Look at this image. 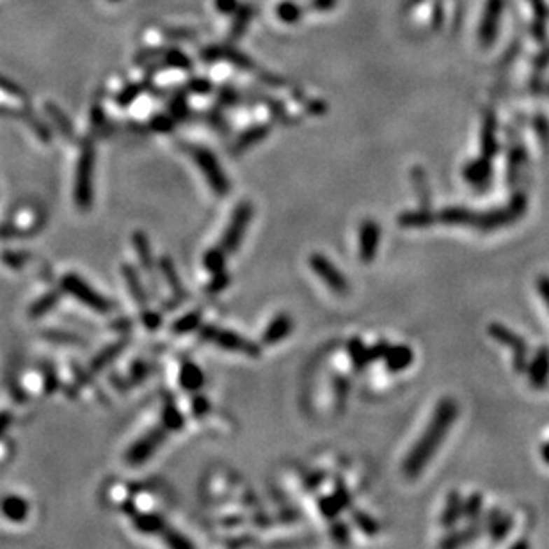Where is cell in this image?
Here are the masks:
<instances>
[{"label":"cell","instance_id":"obj_37","mask_svg":"<svg viewBox=\"0 0 549 549\" xmlns=\"http://www.w3.org/2000/svg\"><path fill=\"white\" fill-rule=\"evenodd\" d=\"M388 349H389V343L386 342V340H380V342L366 347V359H368V365H372V363L375 361H380V359H384Z\"/></svg>","mask_w":549,"mask_h":549},{"label":"cell","instance_id":"obj_39","mask_svg":"<svg viewBox=\"0 0 549 549\" xmlns=\"http://www.w3.org/2000/svg\"><path fill=\"white\" fill-rule=\"evenodd\" d=\"M333 496L336 498V501L340 503V507L343 508V510H347V508L352 505V496H350L349 489L345 487V484H343L342 480H338L336 484H334V491H333Z\"/></svg>","mask_w":549,"mask_h":549},{"label":"cell","instance_id":"obj_27","mask_svg":"<svg viewBox=\"0 0 549 549\" xmlns=\"http://www.w3.org/2000/svg\"><path fill=\"white\" fill-rule=\"evenodd\" d=\"M162 423L167 431H180L181 426L185 425L183 415L180 412V409L176 408L173 403V400H167L164 403V409H162Z\"/></svg>","mask_w":549,"mask_h":549},{"label":"cell","instance_id":"obj_38","mask_svg":"<svg viewBox=\"0 0 549 549\" xmlns=\"http://www.w3.org/2000/svg\"><path fill=\"white\" fill-rule=\"evenodd\" d=\"M162 534H164L165 542H167L171 548H176V549L193 548V542L187 541V538H185L181 534H178V531L169 530V528H164V531H162Z\"/></svg>","mask_w":549,"mask_h":549},{"label":"cell","instance_id":"obj_5","mask_svg":"<svg viewBox=\"0 0 549 549\" xmlns=\"http://www.w3.org/2000/svg\"><path fill=\"white\" fill-rule=\"evenodd\" d=\"M61 284L66 293H69L74 299H77L78 303L88 306L92 312L109 313L112 310L111 303H109L102 293H98L97 290L92 289L91 284L85 283L81 276H77V274H66V276H62Z\"/></svg>","mask_w":549,"mask_h":549},{"label":"cell","instance_id":"obj_25","mask_svg":"<svg viewBox=\"0 0 549 549\" xmlns=\"http://www.w3.org/2000/svg\"><path fill=\"white\" fill-rule=\"evenodd\" d=\"M123 347H125L123 342H116V343H112V345L105 347V349L102 350V352L98 354V356L92 357V361H91V370H92V372H100V370H104L105 366L111 365V363L114 361L116 357H118L119 354H121Z\"/></svg>","mask_w":549,"mask_h":549},{"label":"cell","instance_id":"obj_13","mask_svg":"<svg viewBox=\"0 0 549 549\" xmlns=\"http://www.w3.org/2000/svg\"><path fill=\"white\" fill-rule=\"evenodd\" d=\"M528 375H530V384L534 388L541 389L548 384L549 377V349L548 347H541L537 350V354L531 359L530 366H528Z\"/></svg>","mask_w":549,"mask_h":549},{"label":"cell","instance_id":"obj_10","mask_svg":"<svg viewBox=\"0 0 549 549\" xmlns=\"http://www.w3.org/2000/svg\"><path fill=\"white\" fill-rule=\"evenodd\" d=\"M193 157L194 160L197 162V165H200L201 173L207 178L208 185L214 188V193H216L217 196H226V194L230 193V183H228L226 174L221 171L216 157H214L210 151L201 150V148L193 150Z\"/></svg>","mask_w":549,"mask_h":549},{"label":"cell","instance_id":"obj_43","mask_svg":"<svg viewBox=\"0 0 549 549\" xmlns=\"http://www.w3.org/2000/svg\"><path fill=\"white\" fill-rule=\"evenodd\" d=\"M326 478H327L326 471L312 473V475H307L306 478H304V489H306V491H315V489L320 487V484L326 482Z\"/></svg>","mask_w":549,"mask_h":549},{"label":"cell","instance_id":"obj_34","mask_svg":"<svg viewBox=\"0 0 549 549\" xmlns=\"http://www.w3.org/2000/svg\"><path fill=\"white\" fill-rule=\"evenodd\" d=\"M329 534H331V538H333V541L336 542L338 545H347L350 542L349 527H347L343 521H340L338 517L333 519V522H331Z\"/></svg>","mask_w":549,"mask_h":549},{"label":"cell","instance_id":"obj_32","mask_svg":"<svg viewBox=\"0 0 549 549\" xmlns=\"http://www.w3.org/2000/svg\"><path fill=\"white\" fill-rule=\"evenodd\" d=\"M482 510H484V496L480 492H473L466 501H462V515L469 521L478 519Z\"/></svg>","mask_w":549,"mask_h":549},{"label":"cell","instance_id":"obj_33","mask_svg":"<svg viewBox=\"0 0 549 549\" xmlns=\"http://www.w3.org/2000/svg\"><path fill=\"white\" fill-rule=\"evenodd\" d=\"M317 505H319L320 514H322L326 519H329V521L336 519L343 512V508L340 507V503L336 501V498H334L333 494L320 496L319 501H317Z\"/></svg>","mask_w":549,"mask_h":549},{"label":"cell","instance_id":"obj_45","mask_svg":"<svg viewBox=\"0 0 549 549\" xmlns=\"http://www.w3.org/2000/svg\"><path fill=\"white\" fill-rule=\"evenodd\" d=\"M537 290L541 297L544 299L545 306L549 307V276H541L537 279Z\"/></svg>","mask_w":549,"mask_h":549},{"label":"cell","instance_id":"obj_44","mask_svg":"<svg viewBox=\"0 0 549 549\" xmlns=\"http://www.w3.org/2000/svg\"><path fill=\"white\" fill-rule=\"evenodd\" d=\"M142 322H144V326L148 327V329H157L158 326H160V315H158V313H155V312H148V310H144V312H142Z\"/></svg>","mask_w":549,"mask_h":549},{"label":"cell","instance_id":"obj_8","mask_svg":"<svg viewBox=\"0 0 549 549\" xmlns=\"http://www.w3.org/2000/svg\"><path fill=\"white\" fill-rule=\"evenodd\" d=\"M165 438H167L165 426H155V429L148 431L144 436H141V438L128 448L125 459H127V462L130 466L144 464V462L160 448V445L165 441Z\"/></svg>","mask_w":549,"mask_h":549},{"label":"cell","instance_id":"obj_26","mask_svg":"<svg viewBox=\"0 0 549 549\" xmlns=\"http://www.w3.org/2000/svg\"><path fill=\"white\" fill-rule=\"evenodd\" d=\"M226 261L228 254L224 253L219 246L214 247V249H208L203 256V265L210 274H217L226 270Z\"/></svg>","mask_w":549,"mask_h":549},{"label":"cell","instance_id":"obj_14","mask_svg":"<svg viewBox=\"0 0 549 549\" xmlns=\"http://www.w3.org/2000/svg\"><path fill=\"white\" fill-rule=\"evenodd\" d=\"M485 528L489 530V537L492 542H501L514 528V519L512 515H505L503 512L492 508L485 519Z\"/></svg>","mask_w":549,"mask_h":549},{"label":"cell","instance_id":"obj_48","mask_svg":"<svg viewBox=\"0 0 549 549\" xmlns=\"http://www.w3.org/2000/svg\"><path fill=\"white\" fill-rule=\"evenodd\" d=\"M23 260H25V258H23L22 254H16V253L4 254V261L9 267H20L23 263Z\"/></svg>","mask_w":549,"mask_h":549},{"label":"cell","instance_id":"obj_30","mask_svg":"<svg viewBox=\"0 0 549 549\" xmlns=\"http://www.w3.org/2000/svg\"><path fill=\"white\" fill-rule=\"evenodd\" d=\"M57 303H59V293H54V292L46 293V296L39 297V299L32 304L31 310H29V315H31L32 319H39V317L50 313L52 310L57 306Z\"/></svg>","mask_w":549,"mask_h":549},{"label":"cell","instance_id":"obj_21","mask_svg":"<svg viewBox=\"0 0 549 549\" xmlns=\"http://www.w3.org/2000/svg\"><path fill=\"white\" fill-rule=\"evenodd\" d=\"M132 242H134L135 253H137L142 267L146 269L148 274H153V254L150 251V242H148L146 235L142 233V231H135Z\"/></svg>","mask_w":549,"mask_h":549},{"label":"cell","instance_id":"obj_24","mask_svg":"<svg viewBox=\"0 0 549 549\" xmlns=\"http://www.w3.org/2000/svg\"><path fill=\"white\" fill-rule=\"evenodd\" d=\"M160 270L162 274H164L165 281H167V284L171 286V290L174 292V296L180 297V299H185V289L183 284H181L180 277H178V272H176V267L173 265V261L169 260V258H162L160 260Z\"/></svg>","mask_w":549,"mask_h":549},{"label":"cell","instance_id":"obj_15","mask_svg":"<svg viewBox=\"0 0 549 549\" xmlns=\"http://www.w3.org/2000/svg\"><path fill=\"white\" fill-rule=\"evenodd\" d=\"M484 528H485V524H482V522H478L475 519V521H471V524H469L468 528H464V530L452 531V534L446 535V537L439 542V545H441V548H448V549H455V548H461V545H468L480 537V534L484 531Z\"/></svg>","mask_w":549,"mask_h":549},{"label":"cell","instance_id":"obj_35","mask_svg":"<svg viewBox=\"0 0 549 549\" xmlns=\"http://www.w3.org/2000/svg\"><path fill=\"white\" fill-rule=\"evenodd\" d=\"M349 391H350L349 380H347L343 375L334 377V398H336V405H338V408H343V405H345V400L347 396H349Z\"/></svg>","mask_w":549,"mask_h":549},{"label":"cell","instance_id":"obj_36","mask_svg":"<svg viewBox=\"0 0 549 549\" xmlns=\"http://www.w3.org/2000/svg\"><path fill=\"white\" fill-rule=\"evenodd\" d=\"M466 176L473 183H480V181L487 180L489 176V164L487 162H476V164L469 165L466 171Z\"/></svg>","mask_w":549,"mask_h":549},{"label":"cell","instance_id":"obj_16","mask_svg":"<svg viewBox=\"0 0 549 549\" xmlns=\"http://www.w3.org/2000/svg\"><path fill=\"white\" fill-rule=\"evenodd\" d=\"M412 359H415V352H412V349L409 345H403V343L395 347L389 345L388 352H386L384 356L386 370L391 373H398L402 372V370L409 368Z\"/></svg>","mask_w":549,"mask_h":549},{"label":"cell","instance_id":"obj_3","mask_svg":"<svg viewBox=\"0 0 549 549\" xmlns=\"http://www.w3.org/2000/svg\"><path fill=\"white\" fill-rule=\"evenodd\" d=\"M201 338H203L204 342H210L214 343V345L221 347V349L230 350V352L244 354V356L249 357H260L261 354V349L258 343L244 338L242 334L235 333V331L223 329V327L211 326V324L201 327Z\"/></svg>","mask_w":549,"mask_h":549},{"label":"cell","instance_id":"obj_46","mask_svg":"<svg viewBox=\"0 0 549 549\" xmlns=\"http://www.w3.org/2000/svg\"><path fill=\"white\" fill-rule=\"evenodd\" d=\"M148 373V366L144 365V363H135L134 366H132V379L134 380H142L144 377H146Z\"/></svg>","mask_w":549,"mask_h":549},{"label":"cell","instance_id":"obj_42","mask_svg":"<svg viewBox=\"0 0 549 549\" xmlns=\"http://www.w3.org/2000/svg\"><path fill=\"white\" fill-rule=\"evenodd\" d=\"M45 338L55 343H82V340L75 334L59 333V331H48V333H45Z\"/></svg>","mask_w":549,"mask_h":549},{"label":"cell","instance_id":"obj_49","mask_svg":"<svg viewBox=\"0 0 549 549\" xmlns=\"http://www.w3.org/2000/svg\"><path fill=\"white\" fill-rule=\"evenodd\" d=\"M541 455H542V459H544V461L548 462V464H549V441L545 443L544 446H542V450H541Z\"/></svg>","mask_w":549,"mask_h":549},{"label":"cell","instance_id":"obj_41","mask_svg":"<svg viewBox=\"0 0 549 549\" xmlns=\"http://www.w3.org/2000/svg\"><path fill=\"white\" fill-rule=\"evenodd\" d=\"M190 405H193L190 411H193V415L196 416V418H203L204 415L210 412V402H208L207 396L203 395H196V398H193V403H190Z\"/></svg>","mask_w":549,"mask_h":549},{"label":"cell","instance_id":"obj_11","mask_svg":"<svg viewBox=\"0 0 549 549\" xmlns=\"http://www.w3.org/2000/svg\"><path fill=\"white\" fill-rule=\"evenodd\" d=\"M380 244V228L373 219H365L359 228V258L363 263H370L377 256Z\"/></svg>","mask_w":549,"mask_h":549},{"label":"cell","instance_id":"obj_1","mask_svg":"<svg viewBox=\"0 0 549 549\" xmlns=\"http://www.w3.org/2000/svg\"><path fill=\"white\" fill-rule=\"evenodd\" d=\"M457 416L459 405L455 400L448 398V396L439 400L426 429L423 431V434L419 436L418 441L415 443L411 452L408 453V457L403 459V475L412 480V478H416V476L426 468V464L431 462V459L434 457L439 446L445 441L446 434H448V431L453 426V423L457 422Z\"/></svg>","mask_w":549,"mask_h":549},{"label":"cell","instance_id":"obj_20","mask_svg":"<svg viewBox=\"0 0 549 549\" xmlns=\"http://www.w3.org/2000/svg\"><path fill=\"white\" fill-rule=\"evenodd\" d=\"M204 384L203 370L193 361H185L180 370V386L187 391H197Z\"/></svg>","mask_w":549,"mask_h":549},{"label":"cell","instance_id":"obj_22","mask_svg":"<svg viewBox=\"0 0 549 549\" xmlns=\"http://www.w3.org/2000/svg\"><path fill=\"white\" fill-rule=\"evenodd\" d=\"M123 277H125V281H127V286H128V290H130V293H132V297H134L135 303L141 304L142 307L146 306L148 296H146V292H144V286H142L141 279H139V276H137V272H135L134 267L123 265Z\"/></svg>","mask_w":549,"mask_h":549},{"label":"cell","instance_id":"obj_40","mask_svg":"<svg viewBox=\"0 0 549 549\" xmlns=\"http://www.w3.org/2000/svg\"><path fill=\"white\" fill-rule=\"evenodd\" d=\"M228 284H230V274H228L226 270H223V272H217V274H214V279H210V284H208V292L219 293V292H223L224 289H228Z\"/></svg>","mask_w":549,"mask_h":549},{"label":"cell","instance_id":"obj_29","mask_svg":"<svg viewBox=\"0 0 549 549\" xmlns=\"http://www.w3.org/2000/svg\"><path fill=\"white\" fill-rule=\"evenodd\" d=\"M201 322H203V313L190 312L187 313V315L180 317V319L173 324V331L176 334H188L193 333V331L200 329Z\"/></svg>","mask_w":549,"mask_h":549},{"label":"cell","instance_id":"obj_47","mask_svg":"<svg viewBox=\"0 0 549 549\" xmlns=\"http://www.w3.org/2000/svg\"><path fill=\"white\" fill-rule=\"evenodd\" d=\"M13 415L9 411H0V438L4 436V432L8 431V426L11 425Z\"/></svg>","mask_w":549,"mask_h":549},{"label":"cell","instance_id":"obj_6","mask_svg":"<svg viewBox=\"0 0 549 549\" xmlns=\"http://www.w3.org/2000/svg\"><path fill=\"white\" fill-rule=\"evenodd\" d=\"M487 333L492 340H496L498 343L512 350V361H514L515 372H524L528 365V343L522 340V336H519L517 333H514V331L499 322L489 324Z\"/></svg>","mask_w":549,"mask_h":549},{"label":"cell","instance_id":"obj_9","mask_svg":"<svg viewBox=\"0 0 549 549\" xmlns=\"http://www.w3.org/2000/svg\"><path fill=\"white\" fill-rule=\"evenodd\" d=\"M310 267H312L313 272L322 279V283H326L334 293L343 296V293L349 292V281H347L345 274L334 265L327 256H324V254L320 253L312 254V256H310Z\"/></svg>","mask_w":549,"mask_h":549},{"label":"cell","instance_id":"obj_4","mask_svg":"<svg viewBox=\"0 0 549 549\" xmlns=\"http://www.w3.org/2000/svg\"><path fill=\"white\" fill-rule=\"evenodd\" d=\"M253 216H254L253 204L247 203V201H244V203L235 207L233 214H231L230 224H228L226 231L223 233V238H221L219 242V247L228 254V256L237 253V249L240 247Z\"/></svg>","mask_w":549,"mask_h":549},{"label":"cell","instance_id":"obj_18","mask_svg":"<svg viewBox=\"0 0 549 549\" xmlns=\"http://www.w3.org/2000/svg\"><path fill=\"white\" fill-rule=\"evenodd\" d=\"M0 510L9 521L13 522H22L23 519H27L29 515V503L20 496H6L0 501Z\"/></svg>","mask_w":549,"mask_h":549},{"label":"cell","instance_id":"obj_28","mask_svg":"<svg viewBox=\"0 0 549 549\" xmlns=\"http://www.w3.org/2000/svg\"><path fill=\"white\" fill-rule=\"evenodd\" d=\"M347 352H349L350 361H352L354 368L363 370L368 366V359H366V345L363 343L361 338H352L347 345Z\"/></svg>","mask_w":549,"mask_h":549},{"label":"cell","instance_id":"obj_23","mask_svg":"<svg viewBox=\"0 0 549 549\" xmlns=\"http://www.w3.org/2000/svg\"><path fill=\"white\" fill-rule=\"evenodd\" d=\"M134 524L139 531L148 535L153 534H162L165 528L164 521H162L160 515L157 514H139L134 517Z\"/></svg>","mask_w":549,"mask_h":549},{"label":"cell","instance_id":"obj_7","mask_svg":"<svg viewBox=\"0 0 549 549\" xmlns=\"http://www.w3.org/2000/svg\"><path fill=\"white\" fill-rule=\"evenodd\" d=\"M92 164H95V153L91 148L85 146L78 160L77 178H75V203L81 210H89L92 203Z\"/></svg>","mask_w":549,"mask_h":549},{"label":"cell","instance_id":"obj_19","mask_svg":"<svg viewBox=\"0 0 549 549\" xmlns=\"http://www.w3.org/2000/svg\"><path fill=\"white\" fill-rule=\"evenodd\" d=\"M462 515V499L459 491H450L448 498H446L445 510L441 514V527L446 530H452L457 521Z\"/></svg>","mask_w":549,"mask_h":549},{"label":"cell","instance_id":"obj_12","mask_svg":"<svg viewBox=\"0 0 549 549\" xmlns=\"http://www.w3.org/2000/svg\"><path fill=\"white\" fill-rule=\"evenodd\" d=\"M293 329V320L292 317L286 315V313H279V315L274 317L270 320L269 326L265 327L263 334H261V342L263 345H276V343L283 342L290 336Z\"/></svg>","mask_w":549,"mask_h":549},{"label":"cell","instance_id":"obj_17","mask_svg":"<svg viewBox=\"0 0 549 549\" xmlns=\"http://www.w3.org/2000/svg\"><path fill=\"white\" fill-rule=\"evenodd\" d=\"M436 221H438L436 214H432L429 208H422V210L403 211V214H400L398 226L409 228V230H419V228L432 226V224H436Z\"/></svg>","mask_w":549,"mask_h":549},{"label":"cell","instance_id":"obj_50","mask_svg":"<svg viewBox=\"0 0 549 549\" xmlns=\"http://www.w3.org/2000/svg\"><path fill=\"white\" fill-rule=\"evenodd\" d=\"M519 548H528V542L519 541V542H515V544H512V549H519Z\"/></svg>","mask_w":549,"mask_h":549},{"label":"cell","instance_id":"obj_2","mask_svg":"<svg viewBox=\"0 0 549 549\" xmlns=\"http://www.w3.org/2000/svg\"><path fill=\"white\" fill-rule=\"evenodd\" d=\"M524 211H527V200L519 194L510 203L501 208H496V210L476 214V211L468 210V208L448 207L436 214V217H438L439 223L446 224V226L473 228V230L487 233V231H496L510 226L524 216Z\"/></svg>","mask_w":549,"mask_h":549},{"label":"cell","instance_id":"obj_31","mask_svg":"<svg viewBox=\"0 0 549 549\" xmlns=\"http://www.w3.org/2000/svg\"><path fill=\"white\" fill-rule=\"evenodd\" d=\"M352 521H354V524H356V527L359 528L363 534L368 535V537H375L380 530L379 522H377L372 515L366 514V512H363V510H354Z\"/></svg>","mask_w":549,"mask_h":549}]
</instances>
